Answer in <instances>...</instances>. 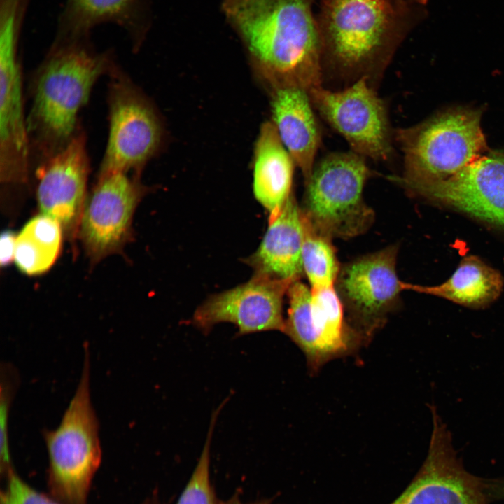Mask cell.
I'll return each instance as SVG.
<instances>
[{
    "label": "cell",
    "instance_id": "obj_1",
    "mask_svg": "<svg viewBox=\"0 0 504 504\" xmlns=\"http://www.w3.org/2000/svg\"><path fill=\"white\" fill-rule=\"evenodd\" d=\"M222 10L272 91L322 85L321 41L313 0H223Z\"/></svg>",
    "mask_w": 504,
    "mask_h": 504
},
{
    "label": "cell",
    "instance_id": "obj_2",
    "mask_svg": "<svg viewBox=\"0 0 504 504\" xmlns=\"http://www.w3.org/2000/svg\"><path fill=\"white\" fill-rule=\"evenodd\" d=\"M424 6L394 0H323L316 15L325 67L350 84L374 86L423 16Z\"/></svg>",
    "mask_w": 504,
    "mask_h": 504
},
{
    "label": "cell",
    "instance_id": "obj_3",
    "mask_svg": "<svg viewBox=\"0 0 504 504\" xmlns=\"http://www.w3.org/2000/svg\"><path fill=\"white\" fill-rule=\"evenodd\" d=\"M115 64L112 50L97 51L91 38H54L34 79L27 125L44 159L76 135L78 114L94 85Z\"/></svg>",
    "mask_w": 504,
    "mask_h": 504
},
{
    "label": "cell",
    "instance_id": "obj_4",
    "mask_svg": "<svg viewBox=\"0 0 504 504\" xmlns=\"http://www.w3.org/2000/svg\"><path fill=\"white\" fill-rule=\"evenodd\" d=\"M482 113L469 107L451 108L415 125L395 130L404 170L393 176L414 183L442 181L486 153Z\"/></svg>",
    "mask_w": 504,
    "mask_h": 504
},
{
    "label": "cell",
    "instance_id": "obj_5",
    "mask_svg": "<svg viewBox=\"0 0 504 504\" xmlns=\"http://www.w3.org/2000/svg\"><path fill=\"white\" fill-rule=\"evenodd\" d=\"M76 391L60 424L43 431L49 459L50 496L62 504H87L92 478L102 458L99 424L90 398V354Z\"/></svg>",
    "mask_w": 504,
    "mask_h": 504
},
{
    "label": "cell",
    "instance_id": "obj_6",
    "mask_svg": "<svg viewBox=\"0 0 504 504\" xmlns=\"http://www.w3.org/2000/svg\"><path fill=\"white\" fill-rule=\"evenodd\" d=\"M372 175L365 158L353 151L328 154L305 183L302 212L317 231L332 239L365 233L374 220L363 195Z\"/></svg>",
    "mask_w": 504,
    "mask_h": 504
},
{
    "label": "cell",
    "instance_id": "obj_7",
    "mask_svg": "<svg viewBox=\"0 0 504 504\" xmlns=\"http://www.w3.org/2000/svg\"><path fill=\"white\" fill-rule=\"evenodd\" d=\"M284 332L305 356L310 375L328 362L357 353L368 344L348 323L334 287L309 289L298 280L287 291Z\"/></svg>",
    "mask_w": 504,
    "mask_h": 504
},
{
    "label": "cell",
    "instance_id": "obj_8",
    "mask_svg": "<svg viewBox=\"0 0 504 504\" xmlns=\"http://www.w3.org/2000/svg\"><path fill=\"white\" fill-rule=\"evenodd\" d=\"M108 74V136L99 172L139 174L160 150L162 125L150 101L117 64Z\"/></svg>",
    "mask_w": 504,
    "mask_h": 504
},
{
    "label": "cell",
    "instance_id": "obj_9",
    "mask_svg": "<svg viewBox=\"0 0 504 504\" xmlns=\"http://www.w3.org/2000/svg\"><path fill=\"white\" fill-rule=\"evenodd\" d=\"M308 93L314 108L344 137L351 151L376 161L393 156L394 130L386 106L368 78L337 90L322 85Z\"/></svg>",
    "mask_w": 504,
    "mask_h": 504
},
{
    "label": "cell",
    "instance_id": "obj_10",
    "mask_svg": "<svg viewBox=\"0 0 504 504\" xmlns=\"http://www.w3.org/2000/svg\"><path fill=\"white\" fill-rule=\"evenodd\" d=\"M398 249L390 246L344 265L334 285L348 323L368 344L398 308L404 290L396 269Z\"/></svg>",
    "mask_w": 504,
    "mask_h": 504
},
{
    "label": "cell",
    "instance_id": "obj_11",
    "mask_svg": "<svg viewBox=\"0 0 504 504\" xmlns=\"http://www.w3.org/2000/svg\"><path fill=\"white\" fill-rule=\"evenodd\" d=\"M139 174L99 172L87 197L78 235L92 263L121 251L130 239L134 211L147 191Z\"/></svg>",
    "mask_w": 504,
    "mask_h": 504
},
{
    "label": "cell",
    "instance_id": "obj_12",
    "mask_svg": "<svg viewBox=\"0 0 504 504\" xmlns=\"http://www.w3.org/2000/svg\"><path fill=\"white\" fill-rule=\"evenodd\" d=\"M433 431L427 456L407 488L390 504H490L491 487L469 472L446 425L430 406Z\"/></svg>",
    "mask_w": 504,
    "mask_h": 504
},
{
    "label": "cell",
    "instance_id": "obj_13",
    "mask_svg": "<svg viewBox=\"0 0 504 504\" xmlns=\"http://www.w3.org/2000/svg\"><path fill=\"white\" fill-rule=\"evenodd\" d=\"M408 192L504 229V151L485 153L456 175L427 183L395 179Z\"/></svg>",
    "mask_w": 504,
    "mask_h": 504
},
{
    "label": "cell",
    "instance_id": "obj_14",
    "mask_svg": "<svg viewBox=\"0 0 504 504\" xmlns=\"http://www.w3.org/2000/svg\"><path fill=\"white\" fill-rule=\"evenodd\" d=\"M89 171L85 137L78 131L65 146L44 159L36 172L40 211L57 221L64 237L71 242L79 235Z\"/></svg>",
    "mask_w": 504,
    "mask_h": 504
},
{
    "label": "cell",
    "instance_id": "obj_15",
    "mask_svg": "<svg viewBox=\"0 0 504 504\" xmlns=\"http://www.w3.org/2000/svg\"><path fill=\"white\" fill-rule=\"evenodd\" d=\"M293 283L253 275L248 282L209 298L196 309L193 323L206 333L221 322L236 325L241 335L284 332L283 298Z\"/></svg>",
    "mask_w": 504,
    "mask_h": 504
},
{
    "label": "cell",
    "instance_id": "obj_16",
    "mask_svg": "<svg viewBox=\"0 0 504 504\" xmlns=\"http://www.w3.org/2000/svg\"><path fill=\"white\" fill-rule=\"evenodd\" d=\"M29 136L24 117L20 57L0 50V180L2 185L27 182Z\"/></svg>",
    "mask_w": 504,
    "mask_h": 504
},
{
    "label": "cell",
    "instance_id": "obj_17",
    "mask_svg": "<svg viewBox=\"0 0 504 504\" xmlns=\"http://www.w3.org/2000/svg\"><path fill=\"white\" fill-rule=\"evenodd\" d=\"M106 24L122 29L133 50H138L150 25L147 2L145 0H64L55 38H90L94 28Z\"/></svg>",
    "mask_w": 504,
    "mask_h": 504
},
{
    "label": "cell",
    "instance_id": "obj_18",
    "mask_svg": "<svg viewBox=\"0 0 504 504\" xmlns=\"http://www.w3.org/2000/svg\"><path fill=\"white\" fill-rule=\"evenodd\" d=\"M303 240L302 209L292 192L279 215L269 220L258 250L245 262L255 276L291 282L300 280L304 274Z\"/></svg>",
    "mask_w": 504,
    "mask_h": 504
},
{
    "label": "cell",
    "instance_id": "obj_19",
    "mask_svg": "<svg viewBox=\"0 0 504 504\" xmlns=\"http://www.w3.org/2000/svg\"><path fill=\"white\" fill-rule=\"evenodd\" d=\"M309 93L298 88L272 91V122L304 183L314 170L321 133Z\"/></svg>",
    "mask_w": 504,
    "mask_h": 504
},
{
    "label": "cell",
    "instance_id": "obj_20",
    "mask_svg": "<svg viewBox=\"0 0 504 504\" xmlns=\"http://www.w3.org/2000/svg\"><path fill=\"white\" fill-rule=\"evenodd\" d=\"M254 151L253 192L271 220L292 194L295 164L272 121L262 124Z\"/></svg>",
    "mask_w": 504,
    "mask_h": 504
},
{
    "label": "cell",
    "instance_id": "obj_21",
    "mask_svg": "<svg viewBox=\"0 0 504 504\" xmlns=\"http://www.w3.org/2000/svg\"><path fill=\"white\" fill-rule=\"evenodd\" d=\"M404 290L431 295L474 309L484 307L500 295L503 279L498 271L475 255L464 257L452 275L440 285L424 286L402 282Z\"/></svg>",
    "mask_w": 504,
    "mask_h": 504
},
{
    "label": "cell",
    "instance_id": "obj_22",
    "mask_svg": "<svg viewBox=\"0 0 504 504\" xmlns=\"http://www.w3.org/2000/svg\"><path fill=\"white\" fill-rule=\"evenodd\" d=\"M63 231L53 218L40 214L31 218L17 234L14 261L29 276L47 272L62 248Z\"/></svg>",
    "mask_w": 504,
    "mask_h": 504
},
{
    "label": "cell",
    "instance_id": "obj_23",
    "mask_svg": "<svg viewBox=\"0 0 504 504\" xmlns=\"http://www.w3.org/2000/svg\"><path fill=\"white\" fill-rule=\"evenodd\" d=\"M302 217L304 229L302 265L311 289L334 287L341 267L332 238L317 231L302 211Z\"/></svg>",
    "mask_w": 504,
    "mask_h": 504
},
{
    "label": "cell",
    "instance_id": "obj_24",
    "mask_svg": "<svg viewBox=\"0 0 504 504\" xmlns=\"http://www.w3.org/2000/svg\"><path fill=\"white\" fill-rule=\"evenodd\" d=\"M217 410L211 421L203 450L187 484L176 504H218L210 479V444Z\"/></svg>",
    "mask_w": 504,
    "mask_h": 504
},
{
    "label": "cell",
    "instance_id": "obj_25",
    "mask_svg": "<svg viewBox=\"0 0 504 504\" xmlns=\"http://www.w3.org/2000/svg\"><path fill=\"white\" fill-rule=\"evenodd\" d=\"M15 370L11 365H2L1 384V447L0 462L1 472H4L12 468L11 458L8 445V420L10 403L16 386Z\"/></svg>",
    "mask_w": 504,
    "mask_h": 504
},
{
    "label": "cell",
    "instance_id": "obj_26",
    "mask_svg": "<svg viewBox=\"0 0 504 504\" xmlns=\"http://www.w3.org/2000/svg\"><path fill=\"white\" fill-rule=\"evenodd\" d=\"M31 0H0V44L20 47Z\"/></svg>",
    "mask_w": 504,
    "mask_h": 504
},
{
    "label": "cell",
    "instance_id": "obj_27",
    "mask_svg": "<svg viewBox=\"0 0 504 504\" xmlns=\"http://www.w3.org/2000/svg\"><path fill=\"white\" fill-rule=\"evenodd\" d=\"M6 488L1 492L0 504H62L27 484L12 469L6 475Z\"/></svg>",
    "mask_w": 504,
    "mask_h": 504
},
{
    "label": "cell",
    "instance_id": "obj_28",
    "mask_svg": "<svg viewBox=\"0 0 504 504\" xmlns=\"http://www.w3.org/2000/svg\"><path fill=\"white\" fill-rule=\"evenodd\" d=\"M17 234L10 230H4L0 239V265H9L15 258Z\"/></svg>",
    "mask_w": 504,
    "mask_h": 504
},
{
    "label": "cell",
    "instance_id": "obj_29",
    "mask_svg": "<svg viewBox=\"0 0 504 504\" xmlns=\"http://www.w3.org/2000/svg\"><path fill=\"white\" fill-rule=\"evenodd\" d=\"M221 504H272L268 500H262L253 503H244L237 495L232 496L230 499L223 502Z\"/></svg>",
    "mask_w": 504,
    "mask_h": 504
},
{
    "label": "cell",
    "instance_id": "obj_30",
    "mask_svg": "<svg viewBox=\"0 0 504 504\" xmlns=\"http://www.w3.org/2000/svg\"><path fill=\"white\" fill-rule=\"evenodd\" d=\"M401 1H419V0H401Z\"/></svg>",
    "mask_w": 504,
    "mask_h": 504
}]
</instances>
